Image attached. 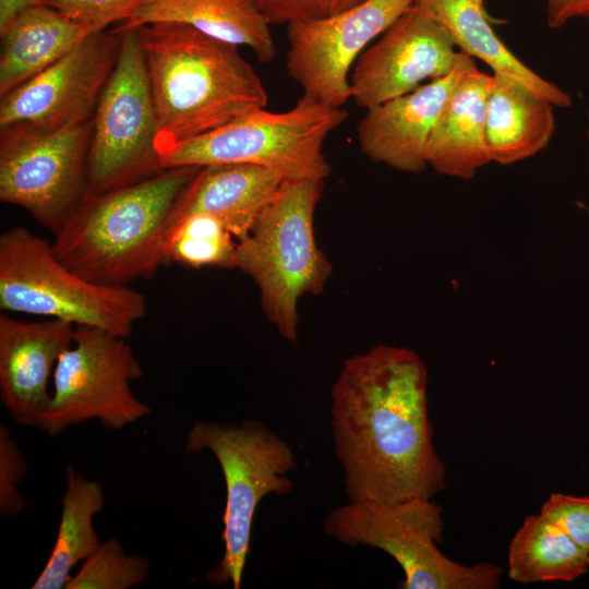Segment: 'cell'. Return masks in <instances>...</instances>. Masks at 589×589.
I'll return each mask as SVG.
<instances>
[{"label":"cell","mask_w":589,"mask_h":589,"mask_svg":"<svg viewBox=\"0 0 589 589\" xmlns=\"http://www.w3.org/2000/svg\"><path fill=\"white\" fill-rule=\"evenodd\" d=\"M151 1L153 0H41L43 4L85 25L92 33L101 32L112 23L127 22Z\"/></svg>","instance_id":"4316f807"},{"label":"cell","mask_w":589,"mask_h":589,"mask_svg":"<svg viewBox=\"0 0 589 589\" xmlns=\"http://www.w3.org/2000/svg\"><path fill=\"white\" fill-rule=\"evenodd\" d=\"M588 569L589 553L541 513L525 518L508 546V577L519 584L573 581Z\"/></svg>","instance_id":"cb8c5ba5"},{"label":"cell","mask_w":589,"mask_h":589,"mask_svg":"<svg viewBox=\"0 0 589 589\" xmlns=\"http://www.w3.org/2000/svg\"><path fill=\"white\" fill-rule=\"evenodd\" d=\"M360 1L361 0H334L333 1L332 13L346 10V9L359 3Z\"/></svg>","instance_id":"d6a6232c"},{"label":"cell","mask_w":589,"mask_h":589,"mask_svg":"<svg viewBox=\"0 0 589 589\" xmlns=\"http://www.w3.org/2000/svg\"><path fill=\"white\" fill-rule=\"evenodd\" d=\"M201 167H177L106 192H87L53 235L59 260L92 281L129 286L167 264L170 216Z\"/></svg>","instance_id":"3957f363"},{"label":"cell","mask_w":589,"mask_h":589,"mask_svg":"<svg viewBox=\"0 0 589 589\" xmlns=\"http://www.w3.org/2000/svg\"><path fill=\"white\" fill-rule=\"evenodd\" d=\"M116 64L99 96L87 158L88 192H106L164 168L158 123L137 28H120Z\"/></svg>","instance_id":"9c48e42d"},{"label":"cell","mask_w":589,"mask_h":589,"mask_svg":"<svg viewBox=\"0 0 589 589\" xmlns=\"http://www.w3.org/2000/svg\"><path fill=\"white\" fill-rule=\"evenodd\" d=\"M27 471V462L8 426L0 425V514L9 518L20 515L26 505L19 484Z\"/></svg>","instance_id":"83f0119b"},{"label":"cell","mask_w":589,"mask_h":589,"mask_svg":"<svg viewBox=\"0 0 589 589\" xmlns=\"http://www.w3.org/2000/svg\"><path fill=\"white\" fill-rule=\"evenodd\" d=\"M449 33L459 51L489 65L493 73L509 76L551 103L568 108L572 96L520 61L491 26L484 0H416Z\"/></svg>","instance_id":"7402d4cb"},{"label":"cell","mask_w":589,"mask_h":589,"mask_svg":"<svg viewBox=\"0 0 589 589\" xmlns=\"http://www.w3.org/2000/svg\"><path fill=\"white\" fill-rule=\"evenodd\" d=\"M156 23L184 24L218 40L247 46L262 62L276 57L271 23L255 0H153L120 28Z\"/></svg>","instance_id":"d6986e66"},{"label":"cell","mask_w":589,"mask_h":589,"mask_svg":"<svg viewBox=\"0 0 589 589\" xmlns=\"http://www.w3.org/2000/svg\"><path fill=\"white\" fill-rule=\"evenodd\" d=\"M143 374L127 337L75 326L72 342L56 365L51 401L38 429L57 436L89 420L119 430L145 418L152 409L131 388Z\"/></svg>","instance_id":"30bf717a"},{"label":"cell","mask_w":589,"mask_h":589,"mask_svg":"<svg viewBox=\"0 0 589 589\" xmlns=\"http://www.w3.org/2000/svg\"><path fill=\"white\" fill-rule=\"evenodd\" d=\"M137 31L158 123L156 149L266 107L263 82L238 46L178 23Z\"/></svg>","instance_id":"7a4b0ae2"},{"label":"cell","mask_w":589,"mask_h":589,"mask_svg":"<svg viewBox=\"0 0 589 589\" xmlns=\"http://www.w3.org/2000/svg\"><path fill=\"white\" fill-rule=\"evenodd\" d=\"M323 187L324 180H285L237 244L236 268L253 279L266 317L290 342L298 339L300 298L321 293L333 271L314 235Z\"/></svg>","instance_id":"277c9868"},{"label":"cell","mask_w":589,"mask_h":589,"mask_svg":"<svg viewBox=\"0 0 589 589\" xmlns=\"http://www.w3.org/2000/svg\"><path fill=\"white\" fill-rule=\"evenodd\" d=\"M416 0H361L335 13L287 27L288 75L303 95L341 108L350 98V72L360 55Z\"/></svg>","instance_id":"7c38bea8"},{"label":"cell","mask_w":589,"mask_h":589,"mask_svg":"<svg viewBox=\"0 0 589 589\" xmlns=\"http://www.w3.org/2000/svg\"><path fill=\"white\" fill-rule=\"evenodd\" d=\"M553 108L520 82L493 73L485 116L490 161L510 165L544 149L556 128Z\"/></svg>","instance_id":"ffe728a7"},{"label":"cell","mask_w":589,"mask_h":589,"mask_svg":"<svg viewBox=\"0 0 589 589\" xmlns=\"http://www.w3.org/2000/svg\"><path fill=\"white\" fill-rule=\"evenodd\" d=\"M0 34V94L3 96L65 56L92 32L41 3L21 11Z\"/></svg>","instance_id":"44dd1931"},{"label":"cell","mask_w":589,"mask_h":589,"mask_svg":"<svg viewBox=\"0 0 589 589\" xmlns=\"http://www.w3.org/2000/svg\"><path fill=\"white\" fill-rule=\"evenodd\" d=\"M41 3V0H0V31L21 11Z\"/></svg>","instance_id":"1f68e13d"},{"label":"cell","mask_w":589,"mask_h":589,"mask_svg":"<svg viewBox=\"0 0 589 589\" xmlns=\"http://www.w3.org/2000/svg\"><path fill=\"white\" fill-rule=\"evenodd\" d=\"M347 117L342 108L303 95L289 110L257 109L203 135L159 147L157 154L164 169L252 164L285 180H325L330 166L324 141Z\"/></svg>","instance_id":"8992f818"},{"label":"cell","mask_w":589,"mask_h":589,"mask_svg":"<svg viewBox=\"0 0 589 589\" xmlns=\"http://www.w3.org/2000/svg\"><path fill=\"white\" fill-rule=\"evenodd\" d=\"M121 33H92L46 70L1 96L0 129L59 130L93 119Z\"/></svg>","instance_id":"4fadbf2b"},{"label":"cell","mask_w":589,"mask_h":589,"mask_svg":"<svg viewBox=\"0 0 589 589\" xmlns=\"http://www.w3.org/2000/svg\"><path fill=\"white\" fill-rule=\"evenodd\" d=\"M323 528L340 543L372 546L392 556L404 572L401 589H495L502 582L497 564H460L438 549L443 508L432 498L348 501L326 515Z\"/></svg>","instance_id":"ba28073f"},{"label":"cell","mask_w":589,"mask_h":589,"mask_svg":"<svg viewBox=\"0 0 589 589\" xmlns=\"http://www.w3.org/2000/svg\"><path fill=\"white\" fill-rule=\"evenodd\" d=\"M238 241L216 217L191 214L170 227L165 253L168 263L184 267L236 268Z\"/></svg>","instance_id":"d4e9b609"},{"label":"cell","mask_w":589,"mask_h":589,"mask_svg":"<svg viewBox=\"0 0 589 589\" xmlns=\"http://www.w3.org/2000/svg\"><path fill=\"white\" fill-rule=\"evenodd\" d=\"M493 74L472 60L445 103L431 134L426 160L436 172L468 180L491 163L485 144L486 101Z\"/></svg>","instance_id":"ac0fdd59"},{"label":"cell","mask_w":589,"mask_h":589,"mask_svg":"<svg viewBox=\"0 0 589 589\" xmlns=\"http://www.w3.org/2000/svg\"><path fill=\"white\" fill-rule=\"evenodd\" d=\"M446 28L414 3L357 59L350 96L372 108L452 73L461 51Z\"/></svg>","instance_id":"5bb4252c"},{"label":"cell","mask_w":589,"mask_h":589,"mask_svg":"<svg viewBox=\"0 0 589 589\" xmlns=\"http://www.w3.org/2000/svg\"><path fill=\"white\" fill-rule=\"evenodd\" d=\"M74 328L61 320L24 321L0 313V399L15 422L38 428L51 401L56 365Z\"/></svg>","instance_id":"9a60e30c"},{"label":"cell","mask_w":589,"mask_h":589,"mask_svg":"<svg viewBox=\"0 0 589 589\" xmlns=\"http://www.w3.org/2000/svg\"><path fill=\"white\" fill-rule=\"evenodd\" d=\"M101 484L86 479L73 466L65 469V491L51 554L32 589H65L71 570L101 544L94 517L104 506Z\"/></svg>","instance_id":"603a6c76"},{"label":"cell","mask_w":589,"mask_h":589,"mask_svg":"<svg viewBox=\"0 0 589 589\" xmlns=\"http://www.w3.org/2000/svg\"><path fill=\"white\" fill-rule=\"evenodd\" d=\"M540 513L558 525L589 553V496L552 493L543 503Z\"/></svg>","instance_id":"f1b7e54d"},{"label":"cell","mask_w":589,"mask_h":589,"mask_svg":"<svg viewBox=\"0 0 589 589\" xmlns=\"http://www.w3.org/2000/svg\"><path fill=\"white\" fill-rule=\"evenodd\" d=\"M472 60L461 52L448 75L366 109L357 128L363 154L399 171H422L428 166V145L440 113Z\"/></svg>","instance_id":"2e32d148"},{"label":"cell","mask_w":589,"mask_h":589,"mask_svg":"<svg viewBox=\"0 0 589 589\" xmlns=\"http://www.w3.org/2000/svg\"><path fill=\"white\" fill-rule=\"evenodd\" d=\"M148 570L145 557L128 554L118 540L110 538L83 562L65 589H130L141 585Z\"/></svg>","instance_id":"484cf974"},{"label":"cell","mask_w":589,"mask_h":589,"mask_svg":"<svg viewBox=\"0 0 589 589\" xmlns=\"http://www.w3.org/2000/svg\"><path fill=\"white\" fill-rule=\"evenodd\" d=\"M586 134H587V139H588V141H589V124H588Z\"/></svg>","instance_id":"836d02e7"},{"label":"cell","mask_w":589,"mask_h":589,"mask_svg":"<svg viewBox=\"0 0 589 589\" xmlns=\"http://www.w3.org/2000/svg\"><path fill=\"white\" fill-rule=\"evenodd\" d=\"M335 455L348 501L432 498L446 486L428 408V372L409 348L348 358L332 387Z\"/></svg>","instance_id":"6da1fadb"},{"label":"cell","mask_w":589,"mask_h":589,"mask_svg":"<svg viewBox=\"0 0 589 589\" xmlns=\"http://www.w3.org/2000/svg\"><path fill=\"white\" fill-rule=\"evenodd\" d=\"M284 181L280 173L252 164L201 167L177 202L168 230L188 215L207 214L239 241L251 231Z\"/></svg>","instance_id":"e0dca14e"},{"label":"cell","mask_w":589,"mask_h":589,"mask_svg":"<svg viewBox=\"0 0 589 589\" xmlns=\"http://www.w3.org/2000/svg\"><path fill=\"white\" fill-rule=\"evenodd\" d=\"M93 119L59 129L1 130L0 200L57 233L88 192Z\"/></svg>","instance_id":"8fae6325"},{"label":"cell","mask_w":589,"mask_h":589,"mask_svg":"<svg viewBox=\"0 0 589 589\" xmlns=\"http://www.w3.org/2000/svg\"><path fill=\"white\" fill-rule=\"evenodd\" d=\"M184 450L188 455L211 452L226 485L224 554L206 579L213 585L230 582L233 589H240L256 508L266 495H285L292 490L288 473L296 467L293 450L278 434L253 419L237 424L197 420L187 434Z\"/></svg>","instance_id":"52a82bcc"},{"label":"cell","mask_w":589,"mask_h":589,"mask_svg":"<svg viewBox=\"0 0 589 589\" xmlns=\"http://www.w3.org/2000/svg\"><path fill=\"white\" fill-rule=\"evenodd\" d=\"M0 309L129 337L145 317L144 293L84 278L56 255L51 242L22 226L0 236Z\"/></svg>","instance_id":"5b68a950"},{"label":"cell","mask_w":589,"mask_h":589,"mask_svg":"<svg viewBox=\"0 0 589 589\" xmlns=\"http://www.w3.org/2000/svg\"><path fill=\"white\" fill-rule=\"evenodd\" d=\"M546 24L560 28L575 19L589 21V0H545Z\"/></svg>","instance_id":"4dcf8cb0"},{"label":"cell","mask_w":589,"mask_h":589,"mask_svg":"<svg viewBox=\"0 0 589 589\" xmlns=\"http://www.w3.org/2000/svg\"><path fill=\"white\" fill-rule=\"evenodd\" d=\"M334 0H255L271 24L316 19L332 13Z\"/></svg>","instance_id":"f546056e"}]
</instances>
